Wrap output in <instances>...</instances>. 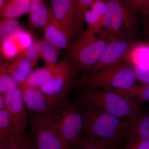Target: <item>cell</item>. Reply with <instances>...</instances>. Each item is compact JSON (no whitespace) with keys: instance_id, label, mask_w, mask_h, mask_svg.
<instances>
[{"instance_id":"836d02e7","label":"cell","mask_w":149,"mask_h":149,"mask_svg":"<svg viewBox=\"0 0 149 149\" xmlns=\"http://www.w3.org/2000/svg\"><path fill=\"white\" fill-rule=\"evenodd\" d=\"M23 149H40L37 146L35 143H32L27 137L25 138Z\"/></svg>"},{"instance_id":"277c9868","label":"cell","mask_w":149,"mask_h":149,"mask_svg":"<svg viewBox=\"0 0 149 149\" xmlns=\"http://www.w3.org/2000/svg\"><path fill=\"white\" fill-rule=\"evenodd\" d=\"M102 29L109 40L133 39L138 29L136 13L123 0H107Z\"/></svg>"},{"instance_id":"7a4b0ae2","label":"cell","mask_w":149,"mask_h":149,"mask_svg":"<svg viewBox=\"0 0 149 149\" xmlns=\"http://www.w3.org/2000/svg\"><path fill=\"white\" fill-rule=\"evenodd\" d=\"M83 130L85 140H109L116 145L127 141L132 121L110 114L99 108H83Z\"/></svg>"},{"instance_id":"8fae6325","label":"cell","mask_w":149,"mask_h":149,"mask_svg":"<svg viewBox=\"0 0 149 149\" xmlns=\"http://www.w3.org/2000/svg\"><path fill=\"white\" fill-rule=\"evenodd\" d=\"M5 97L6 109L11 116L17 133L24 134L28 123L21 86L11 89Z\"/></svg>"},{"instance_id":"9c48e42d","label":"cell","mask_w":149,"mask_h":149,"mask_svg":"<svg viewBox=\"0 0 149 149\" xmlns=\"http://www.w3.org/2000/svg\"><path fill=\"white\" fill-rule=\"evenodd\" d=\"M24 105L32 113L48 115L54 113L65 101H61L47 95L40 88L22 85Z\"/></svg>"},{"instance_id":"cb8c5ba5","label":"cell","mask_w":149,"mask_h":149,"mask_svg":"<svg viewBox=\"0 0 149 149\" xmlns=\"http://www.w3.org/2000/svg\"><path fill=\"white\" fill-rule=\"evenodd\" d=\"M40 42L42 47L40 57L45 61V66L55 64L59 55L60 49L44 39Z\"/></svg>"},{"instance_id":"e0dca14e","label":"cell","mask_w":149,"mask_h":149,"mask_svg":"<svg viewBox=\"0 0 149 149\" xmlns=\"http://www.w3.org/2000/svg\"><path fill=\"white\" fill-rule=\"evenodd\" d=\"M52 12L43 0H31L29 21L32 27L43 28L47 22Z\"/></svg>"},{"instance_id":"30bf717a","label":"cell","mask_w":149,"mask_h":149,"mask_svg":"<svg viewBox=\"0 0 149 149\" xmlns=\"http://www.w3.org/2000/svg\"><path fill=\"white\" fill-rule=\"evenodd\" d=\"M134 39L110 40L97 64L88 73H95L107 68L125 61Z\"/></svg>"},{"instance_id":"52a82bcc","label":"cell","mask_w":149,"mask_h":149,"mask_svg":"<svg viewBox=\"0 0 149 149\" xmlns=\"http://www.w3.org/2000/svg\"><path fill=\"white\" fill-rule=\"evenodd\" d=\"M30 133L40 149H72L65 142L52 114L32 113Z\"/></svg>"},{"instance_id":"4dcf8cb0","label":"cell","mask_w":149,"mask_h":149,"mask_svg":"<svg viewBox=\"0 0 149 149\" xmlns=\"http://www.w3.org/2000/svg\"><path fill=\"white\" fill-rule=\"evenodd\" d=\"M128 7L135 13L145 14L147 0H123Z\"/></svg>"},{"instance_id":"8992f818","label":"cell","mask_w":149,"mask_h":149,"mask_svg":"<svg viewBox=\"0 0 149 149\" xmlns=\"http://www.w3.org/2000/svg\"><path fill=\"white\" fill-rule=\"evenodd\" d=\"M51 114L65 142L73 149L83 132V109L66 101Z\"/></svg>"},{"instance_id":"d6a6232c","label":"cell","mask_w":149,"mask_h":149,"mask_svg":"<svg viewBox=\"0 0 149 149\" xmlns=\"http://www.w3.org/2000/svg\"><path fill=\"white\" fill-rule=\"evenodd\" d=\"M137 80L142 83L149 84V67L141 68L136 67L134 68Z\"/></svg>"},{"instance_id":"ffe728a7","label":"cell","mask_w":149,"mask_h":149,"mask_svg":"<svg viewBox=\"0 0 149 149\" xmlns=\"http://www.w3.org/2000/svg\"><path fill=\"white\" fill-rule=\"evenodd\" d=\"M135 139L149 140V112H143L132 121L127 141Z\"/></svg>"},{"instance_id":"2e32d148","label":"cell","mask_w":149,"mask_h":149,"mask_svg":"<svg viewBox=\"0 0 149 149\" xmlns=\"http://www.w3.org/2000/svg\"><path fill=\"white\" fill-rule=\"evenodd\" d=\"M125 62L136 67H149V43L135 42L130 48Z\"/></svg>"},{"instance_id":"8d00e7d4","label":"cell","mask_w":149,"mask_h":149,"mask_svg":"<svg viewBox=\"0 0 149 149\" xmlns=\"http://www.w3.org/2000/svg\"><path fill=\"white\" fill-rule=\"evenodd\" d=\"M149 9V0H147L146 4V11L145 13L146 14V12L147 11V10H148Z\"/></svg>"},{"instance_id":"83f0119b","label":"cell","mask_w":149,"mask_h":149,"mask_svg":"<svg viewBox=\"0 0 149 149\" xmlns=\"http://www.w3.org/2000/svg\"><path fill=\"white\" fill-rule=\"evenodd\" d=\"M41 48L42 47L39 40L33 43L29 48L17 56L27 59L29 61L32 62L35 66L37 64L38 58L41 57Z\"/></svg>"},{"instance_id":"74e56055","label":"cell","mask_w":149,"mask_h":149,"mask_svg":"<svg viewBox=\"0 0 149 149\" xmlns=\"http://www.w3.org/2000/svg\"><path fill=\"white\" fill-rule=\"evenodd\" d=\"M147 32L149 37V24L147 26Z\"/></svg>"},{"instance_id":"ac0fdd59","label":"cell","mask_w":149,"mask_h":149,"mask_svg":"<svg viewBox=\"0 0 149 149\" xmlns=\"http://www.w3.org/2000/svg\"><path fill=\"white\" fill-rule=\"evenodd\" d=\"M61 62L47 67L40 68L32 71L27 80L22 85L40 88L47 82L58 69Z\"/></svg>"},{"instance_id":"1f68e13d","label":"cell","mask_w":149,"mask_h":149,"mask_svg":"<svg viewBox=\"0 0 149 149\" xmlns=\"http://www.w3.org/2000/svg\"><path fill=\"white\" fill-rule=\"evenodd\" d=\"M122 149H149V140H128Z\"/></svg>"},{"instance_id":"603a6c76","label":"cell","mask_w":149,"mask_h":149,"mask_svg":"<svg viewBox=\"0 0 149 149\" xmlns=\"http://www.w3.org/2000/svg\"><path fill=\"white\" fill-rule=\"evenodd\" d=\"M1 42V54L6 59H13L24 51V49L16 37Z\"/></svg>"},{"instance_id":"9a60e30c","label":"cell","mask_w":149,"mask_h":149,"mask_svg":"<svg viewBox=\"0 0 149 149\" xmlns=\"http://www.w3.org/2000/svg\"><path fill=\"white\" fill-rule=\"evenodd\" d=\"M34 66L27 59L17 56L10 62L7 63L6 69L8 74L21 86L29 77Z\"/></svg>"},{"instance_id":"f35d334b","label":"cell","mask_w":149,"mask_h":149,"mask_svg":"<svg viewBox=\"0 0 149 149\" xmlns=\"http://www.w3.org/2000/svg\"><path fill=\"white\" fill-rule=\"evenodd\" d=\"M145 14L148 15L149 16V9L148 10H147L146 13Z\"/></svg>"},{"instance_id":"484cf974","label":"cell","mask_w":149,"mask_h":149,"mask_svg":"<svg viewBox=\"0 0 149 149\" xmlns=\"http://www.w3.org/2000/svg\"><path fill=\"white\" fill-rule=\"evenodd\" d=\"M7 63H1L0 65V94L5 95L14 88L20 85L8 74L6 69Z\"/></svg>"},{"instance_id":"7c38bea8","label":"cell","mask_w":149,"mask_h":149,"mask_svg":"<svg viewBox=\"0 0 149 149\" xmlns=\"http://www.w3.org/2000/svg\"><path fill=\"white\" fill-rule=\"evenodd\" d=\"M52 12L57 21L70 38L76 34L74 21V0H52Z\"/></svg>"},{"instance_id":"f1b7e54d","label":"cell","mask_w":149,"mask_h":149,"mask_svg":"<svg viewBox=\"0 0 149 149\" xmlns=\"http://www.w3.org/2000/svg\"><path fill=\"white\" fill-rule=\"evenodd\" d=\"M25 134L16 135L0 142V149H23Z\"/></svg>"},{"instance_id":"6da1fadb","label":"cell","mask_w":149,"mask_h":149,"mask_svg":"<svg viewBox=\"0 0 149 149\" xmlns=\"http://www.w3.org/2000/svg\"><path fill=\"white\" fill-rule=\"evenodd\" d=\"M84 106L99 108L121 118L133 121L143 112L141 102L128 90L116 88H86L79 99Z\"/></svg>"},{"instance_id":"ba28073f","label":"cell","mask_w":149,"mask_h":149,"mask_svg":"<svg viewBox=\"0 0 149 149\" xmlns=\"http://www.w3.org/2000/svg\"><path fill=\"white\" fill-rule=\"evenodd\" d=\"M61 62L60 67L53 76L40 88L47 95L65 101L72 86L76 85L77 80L74 78L77 70L68 59Z\"/></svg>"},{"instance_id":"d6986e66","label":"cell","mask_w":149,"mask_h":149,"mask_svg":"<svg viewBox=\"0 0 149 149\" xmlns=\"http://www.w3.org/2000/svg\"><path fill=\"white\" fill-rule=\"evenodd\" d=\"M31 0H9L0 8L1 18L17 19L29 13Z\"/></svg>"},{"instance_id":"5b68a950","label":"cell","mask_w":149,"mask_h":149,"mask_svg":"<svg viewBox=\"0 0 149 149\" xmlns=\"http://www.w3.org/2000/svg\"><path fill=\"white\" fill-rule=\"evenodd\" d=\"M137 80L134 68L124 61L93 73H88L76 80L82 89L110 88L129 90Z\"/></svg>"},{"instance_id":"d4e9b609","label":"cell","mask_w":149,"mask_h":149,"mask_svg":"<svg viewBox=\"0 0 149 149\" xmlns=\"http://www.w3.org/2000/svg\"><path fill=\"white\" fill-rule=\"evenodd\" d=\"M93 0H74V21L76 34L81 31L85 22V15Z\"/></svg>"},{"instance_id":"44dd1931","label":"cell","mask_w":149,"mask_h":149,"mask_svg":"<svg viewBox=\"0 0 149 149\" xmlns=\"http://www.w3.org/2000/svg\"><path fill=\"white\" fill-rule=\"evenodd\" d=\"M20 22L17 19H1L0 22L1 42L13 39L23 32Z\"/></svg>"},{"instance_id":"d590c367","label":"cell","mask_w":149,"mask_h":149,"mask_svg":"<svg viewBox=\"0 0 149 149\" xmlns=\"http://www.w3.org/2000/svg\"><path fill=\"white\" fill-rule=\"evenodd\" d=\"M6 1V0H0V8H1L5 4Z\"/></svg>"},{"instance_id":"7402d4cb","label":"cell","mask_w":149,"mask_h":149,"mask_svg":"<svg viewBox=\"0 0 149 149\" xmlns=\"http://www.w3.org/2000/svg\"><path fill=\"white\" fill-rule=\"evenodd\" d=\"M16 135H19L7 110H0V142Z\"/></svg>"},{"instance_id":"4316f807","label":"cell","mask_w":149,"mask_h":149,"mask_svg":"<svg viewBox=\"0 0 149 149\" xmlns=\"http://www.w3.org/2000/svg\"><path fill=\"white\" fill-rule=\"evenodd\" d=\"M73 149H118L117 145L109 140L81 139Z\"/></svg>"},{"instance_id":"e575fe53","label":"cell","mask_w":149,"mask_h":149,"mask_svg":"<svg viewBox=\"0 0 149 149\" xmlns=\"http://www.w3.org/2000/svg\"><path fill=\"white\" fill-rule=\"evenodd\" d=\"M6 109V100L5 95L0 94V110Z\"/></svg>"},{"instance_id":"4fadbf2b","label":"cell","mask_w":149,"mask_h":149,"mask_svg":"<svg viewBox=\"0 0 149 149\" xmlns=\"http://www.w3.org/2000/svg\"><path fill=\"white\" fill-rule=\"evenodd\" d=\"M52 10V9H51ZM44 39L58 49L67 50L70 47V37L68 36L62 26L57 21L52 12L44 28Z\"/></svg>"},{"instance_id":"f546056e","label":"cell","mask_w":149,"mask_h":149,"mask_svg":"<svg viewBox=\"0 0 149 149\" xmlns=\"http://www.w3.org/2000/svg\"><path fill=\"white\" fill-rule=\"evenodd\" d=\"M128 90L141 103L144 101L149 102V84H136Z\"/></svg>"},{"instance_id":"3957f363","label":"cell","mask_w":149,"mask_h":149,"mask_svg":"<svg viewBox=\"0 0 149 149\" xmlns=\"http://www.w3.org/2000/svg\"><path fill=\"white\" fill-rule=\"evenodd\" d=\"M109 40L105 35L86 29L67 50V59L77 71L88 73L99 61Z\"/></svg>"},{"instance_id":"5bb4252c","label":"cell","mask_w":149,"mask_h":149,"mask_svg":"<svg viewBox=\"0 0 149 149\" xmlns=\"http://www.w3.org/2000/svg\"><path fill=\"white\" fill-rule=\"evenodd\" d=\"M107 0H93L85 15L87 30L97 34H105L103 18L106 9Z\"/></svg>"}]
</instances>
